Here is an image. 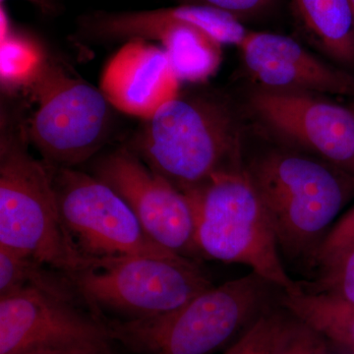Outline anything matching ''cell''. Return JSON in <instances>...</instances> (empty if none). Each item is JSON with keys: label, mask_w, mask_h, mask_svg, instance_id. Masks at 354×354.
<instances>
[{"label": "cell", "mask_w": 354, "mask_h": 354, "mask_svg": "<svg viewBox=\"0 0 354 354\" xmlns=\"http://www.w3.org/2000/svg\"><path fill=\"white\" fill-rule=\"evenodd\" d=\"M271 220L279 250L313 260L354 192L353 177L324 160L271 152L247 167Z\"/></svg>", "instance_id": "6da1fadb"}, {"label": "cell", "mask_w": 354, "mask_h": 354, "mask_svg": "<svg viewBox=\"0 0 354 354\" xmlns=\"http://www.w3.org/2000/svg\"><path fill=\"white\" fill-rule=\"evenodd\" d=\"M183 192L241 164V136L227 102L209 95H180L146 120L127 146Z\"/></svg>", "instance_id": "7a4b0ae2"}, {"label": "cell", "mask_w": 354, "mask_h": 354, "mask_svg": "<svg viewBox=\"0 0 354 354\" xmlns=\"http://www.w3.org/2000/svg\"><path fill=\"white\" fill-rule=\"evenodd\" d=\"M2 118L0 139V245L76 274L94 268L67 232L50 167L28 150L25 122Z\"/></svg>", "instance_id": "3957f363"}, {"label": "cell", "mask_w": 354, "mask_h": 354, "mask_svg": "<svg viewBox=\"0 0 354 354\" xmlns=\"http://www.w3.org/2000/svg\"><path fill=\"white\" fill-rule=\"evenodd\" d=\"M184 194L194 211L202 258L247 266L286 292L300 288L281 262L271 220L247 167L221 169Z\"/></svg>", "instance_id": "277c9868"}, {"label": "cell", "mask_w": 354, "mask_h": 354, "mask_svg": "<svg viewBox=\"0 0 354 354\" xmlns=\"http://www.w3.org/2000/svg\"><path fill=\"white\" fill-rule=\"evenodd\" d=\"M274 286L251 272L208 288L169 313L141 320L104 319L113 342L136 354H212L267 310Z\"/></svg>", "instance_id": "5b68a950"}, {"label": "cell", "mask_w": 354, "mask_h": 354, "mask_svg": "<svg viewBox=\"0 0 354 354\" xmlns=\"http://www.w3.org/2000/svg\"><path fill=\"white\" fill-rule=\"evenodd\" d=\"M69 276L95 315L121 321L169 313L214 286L197 261L176 253L130 256Z\"/></svg>", "instance_id": "8992f818"}, {"label": "cell", "mask_w": 354, "mask_h": 354, "mask_svg": "<svg viewBox=\"0 0 354 354\" xmlns=\"http://www.w3.org/2000/svg\"><path fill=\"white\" fill-rule=\"evenodd\" d=\"M28 88L38 108L25 122L26 137L46 165L75 167L106 143L111 104L101 88L48 59Z\"/></svg>", "instance_id": "52a82bcc"}, {"label": "cell", "mask_w": 354, "mask_h": 354, "mask_svg": "<svg viewBox=\"0 0 354 354\" xmlns=\"http://www.w3.org/2000/svg\"><path fill=\"white\" fill-rule=\"evenodd\" d=\"M48 167L67 232L94 268L130 256L174 253L149 239L129 205L108 184L75 167Z\"/></svg>", "instance_id": "ba28073f"}, {"label": "cell", "mask_w": 354, "mask_h": 354, "mask_svg": "<svg viewBox=\"0 0 354 354\" xmlns=\"http://www.w3.org/2000/svg\"><path fill=\"white\" fill-rule=\"evenodd\" d=\"M93 176L125 200L151 241L183 257L195 261L202 258L189 200L127 146L97 158Z\"/></svg>", "instance_id": "9c48e42d"}, {"label": "cell", "mask_w": 354, "mask_h": 354, "mask_svg": "<svg viewBox=\"0 0 354 354\" xmlns=\"http://www.w3.org/2000/svg\"><path fill=\"white\" fill-rule=\"evenodd\" d=\"M108 325L83 301L27 288L0 297V354L111 346Z\"/></svg>", "instance_id": "30bf717a"}, {"label": "cell", "mask_w": 354, "mask_h": 354, "mask_svg": "<svg viewBox=\"0 0 354 354\" xmlns=\"http://www.w3.org/2000/svg\"><path fill=\"white\" fill-rule=\"evenodd\" d=\"M255 115L281 138L354 177V111L314 93L261 87L249 97Z\"/></svg>", "instance_id": "8fae6325"}, {"label": "cell", "mask_w": 354, "mask_h": 354, "mask_svg": "<svg viewBox=\"0 0 354 354\" xmlns=\"http://www.w3.org/2000/svg\"><path fill=\"white\" fill-rule=\"evenodd\" d=\"M239 50L262 87L354 97L353 74L326 64L290 37L249 31Z\"/></svg>", "instance_id": "7c38bea8"}, {"label": "cell", "mask_w": 354, "mask_h": 354, "mask_svg": "<svg viewBox=\"0 0 354 354\" xmlns=\"http://www.w3.org/2000/svg\"><path fill=\"white\" fill-rule=\"evenodd\" d=\"M180 83L164 48L134 39L109 60L100 88L113 108L149 120L180 94Z\"/></svg>", "instance_id": "4fadbf2b"}, {"label": "cell", "mask_w": 354, "mask_h": 354, "mask_svg": "<svg viewBox=\"0 0 354 354\" xmlns=\"http://www.w3.org/2000/svg\"><path fill=\"white\" fill-rule=\"evenodd\" d=\"M305 32L319 50L354 66V14L349 0H293Z\"/></svg>", "instance_id": "5bb4252c"}, {"label": "cell", "mask_w": 354, "mask_h": 354, "mask_svg": "<svg viewBox=\"0 0 354 354\" xmlns=\"http://www.w3.org/2000/svg\"><path fill=\"white\" fill-rule=\"evenodd\" d=\"M283 306L325 339L354 351V304L322 291H283Z\"/></svg>", "instance_id": "9a60e30c"}, {"label": "cell", "mask_w": 354, "mask_h": 354, "mask_svg": "<svg viewBox=\"0 0 354 354\" xmlns=\"http://www.w3.org/2000/svg\"><path fill=\"white\" fill-rule=\"evenodd\" d=\"M27 286L85 302L68 274L48 267L27 254L0 245V297Z\"/></svg>", "instance_id": "2e32d148"}, {"label": "cell", "mask_w": 354, "mask_h": 354, "mask_svg": "<svg viewBox=\"0 0 354 354\" xmlns=\"http://www.w3.org/2000/svg\"><path fill=\"white\" fill-rule=\"evenodd\" d=\"M46 58L34 39L9 32L0 43V78L7 92L28 88L39 75Z\"/></svg>", "instance_id": "e0dca14e"}, {"label": "cell", "mask_w": 354, "mask_h": 354, "mask_svg": "<svg viewBox=\"0 0 354 354\" xmlns=\"http://www.w3.org/2000/svg\"><path fill=\"white\" fill-rule=\"evenodd\" d=\"M288 321L279 312L266 310L223 354H269Z\"/></svg>", "instance_id": "ac0fdd59"}, {"label": "cell", "mask_w": 354, "mask_h": 354, "mask_svg": "<svg viewBox=\"0 0 354 354\" xmlns=\"http://www.w3.org/2000/svg\"><path fill=\"white\" fill-rule=\"evenodd\" d=\"M322 270L316 291L354 304V243L318 264Z\"/></svg>", "instance_id": "d6986e66"}, {"label": "cell", "mask_w": 354, "mask_h": 354, "mask_svg": "<svg viewBox=\"0 0 354 354\" xmlns=\"http://www.w3.org/2000/svg\"><path fill=\"white\" fill-rule=\"evenodd\" d=\"M269 354H329L325 337L295 318L288 321Z\"/></svg>", "instance_id": "ffe728a7"}, {"label": "cell", "mask_w": 354, "mask_h": 354, "mask_svg": "<svg viewBox=\"0 0 354 354\" xmlns=\"http://www.w3.org/2000/svg\"><path fill=\"white\" fill-rule=\"evenodd\" d=\"M353 243H354V206L341 216L337 223H335L330 232L326 235L325 239L317 252L315 262L320 264L333 254Z\"/></svg>", "instance_id": "44dd1931"}, {"label": "cell", "mask_w": 354, "mask_h": 354, "mask_svg": "<svg viewBox=\"0 0 354 354\" xmlns=\"http://www.w3.org/2000/svg\"><path fill=\"white\" fill-rule=\"evenodd\" d=\"M191 3L204 4L221 9L239 18H248L264 12L272 0H190Z\"/></svg>", "instance_id": "7402d4cb"}, {"label": "cell", "mask_w": 354, "mask_h": 354, "mask_svg": "<svg viewBox=\"0 0 354 354\" xmlns=\"http://www.w3.org/2000/svg\"><path fill=\"white\" fill-rule=\"evenodd\" d=\"M30 354H115L111 346H87V348H75L57 349V351H39Z\"/></svg>", "instance_id": "603a6c76"}, {"label": "cell", "mask_w": 354, "mask_h": 354, "mask_svg": "<svg viewBox=\"0 0 354 354\" xmlns=\"http://www.w3.org/2000/svg\"><path fill=\"white\" fill-rule=\"evenodd\" d=\"M0 1L3 3L6 0H0ZM26 1L31 2L34 6H38L44 13H51L55 10V6L53 0H26Z\"/></svg>", "instance_id": "cb8c5ba5"}, {"label": "cell", "mask_w": 354, "mask_h": 354, "mask_svg": "<svg viewBox=\"0 0 354 354\" xmlns=\"http://www.w3.org/2000/svg\"><path fill=\"white\" fill-rule=\"evenodd\" d=\"M351 2V8H353V14H354V0H349Z\"/></svg>", "instance_id": "d4e9b609"}, {"label": "cell", "mask_w": 354, "mask_h": 354, "mask_svg": "<svg viewBox=\"0 0 354 354\" xmlns=\"http://www.w3.org/2000/svg\"><path fill=\"white\" fill-rule=\"evenodd\" d=\"M351 109H353V111H354V102H353V106H351Z\"/></svg>", "instance_id": "484cf974"}, {"label": "cell", "mask_w": 354, "mask_h": 354, "mask_svg": "<svg viewBox=\"0 0 354 354\" xmlns=\"http://www.w3.org/2000/svg\"><path fill=\"white\" fill-rule=\"evenodd\" d=\"M353 180H354V177H353Z\"/></svg>", "instance_id": "4316f807"}]
</instances>
